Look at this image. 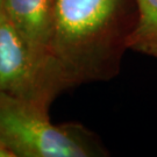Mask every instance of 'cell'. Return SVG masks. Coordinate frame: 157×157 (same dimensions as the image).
Returning a JSON list of instances; mask_svg holds the SVG:
<instances>
[{
  "instance_id": "cell-7",
  "label": "cell",
  "mask_w": 157,
  "mask_h": 157,
  "mask_svg": "<svg viewBox=\"0 0 157 157\" xmlns=\"http://www.w3.org/2000/svg\"><path fill=\"white\" fill-rule=\"evenodd\" d=\"M2 10V0H0V11Z\"/></svg>"
},
{
  "instance_id": "cell-5",
  "label": "cell",
  "mask_w": 157,
  "mask_h": 157,
  "mask_svg": "<svg viewBox=\"0 0 157 157\" xmlns=\"http://www.w3.org/2000/svg\"><path fill=\"white\" fill-rule=\"evenodd\" d=\"M137 21L126 34L124 48L157 58V0H136Z\"/></svg>"
},
{
  "instance_id": "cell-3",
  "label": "cell",
  "mask_w": 157,
  "mask_h": 157,
  "mask_svg": "<svg viewBox=\"0 0 157 157\" xmlns=\"http://www.w3.org/2000/svg\"><path fill=\"white\" fill-rule=\"evenodd\" d=\"M70 87L57 64L35 54L0 11V91L49 108Z\"/></svg>"
},
{
  "instance_id": "cell-2",
  "label": "cell",
  "mask_w": 157,
  "mask_h": 157,
  "mask_svg": "<svg viewBox=\"0 0 157 157\" xmlns=\"http://www.w3.org/2000/svg\"><path fill=\"white\" fill-rule=\"evenodd\" d=\"M0 148L11 157H92L104 155L82 124H55L49 108L0 91Z\"/></svg>"
},
{
  "instance_id": "cell-4",
  "label": "cell",
  "mask_w": 157,
  "mask_h": 157,
  "mask_svg": "<svg viewBox=\"0 0 157 157\" xmlns=\"http://www.w3.org/2000/svg\"><path fill=\"white\" fill-rule=\"evenodd\" d=\"M55 0H2V11L22 36L29 48L39 56H50ZM55 62V61H54Z\"/></svg>"
},
{
  "instance_id": "cell-1",
  "label": "cell",
  "mask_w": 157,
  "mask_h": 157,
  "mask_svg": "<svg viewBox=\"0 0 157 157\" xmlns=\"http://www.w3.org/2000/svg\"><path fill=\"white\" fill-rule=\"evenodd\" d=\"M120 17L121 0H55L49 51L70 86L113 69Z\"/></svg>"
},
{
  "instance_id": "cell-6",
  "label": "cell",
  "mask_w": 157,
  "mask_h": 157,
  "mask_svg": "<svg viewBox=\"0 0 157 157\" xmlns=\"http://www.w3.org/2000/svg\"><path fill=\"white\" fill-rule=\"evenodd\" d=\"M0 157H11V156H10L2 148H0Z\"/></svg>"
}]
</instances>
